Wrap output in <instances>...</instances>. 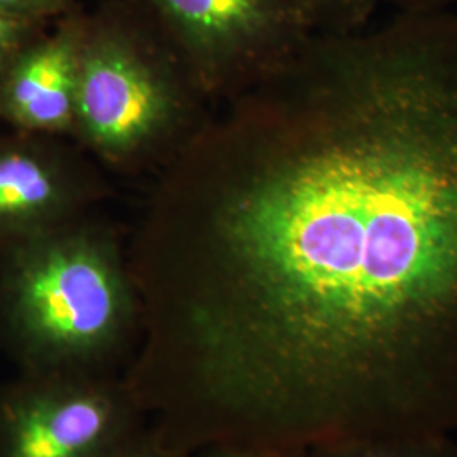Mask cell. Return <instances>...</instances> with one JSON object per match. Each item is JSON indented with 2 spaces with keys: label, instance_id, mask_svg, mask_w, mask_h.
I'll list each match as a JSON object with an SVG mask.
<instances>
[{
  "label": "cell",
  "instance_id": "6",
  "mask_svg": "<svg viewBox=\"0 0 457 457\" xmlns=\"http://www.w3.org/2000/svg\"><path fill=\"white\" fill-rule=\"evenodd\" d=\"M85 24L71 11L17 54L0 79L4 128L53 137L73 126Z\"/></svg>",
  "mask_w": 457,
  "mask_h": 457
},
{
  "label": "cell",
  "instance_id": "13",
  "mask_svg": "<svg viewBox=\"0 0 457 457\" xmlns=\"http://www.w3.org/2000/svg\"><path fill=\"white\" fill-rule=\"evenodd\" d=\"M112 457H187L180 456L154 437V434L145 427L141 428L131 441L120 447Z\"/></svg>",
  "mask_w": 457,
  "mask_h": 457
},
{
  "label": "cell",
  "instance_id": "4",
  "mask_svg": "<svg viewBox=\"0 0 457 457\" xmlns=\"http://www.w3.org/2000/svg\"><path fill=\"white\" fill-rule=\"evenodd\" d=\"M145 427L124 376L17 373L0 383V457H112Z\"/></svg>",
  "mask_w": 457,
  "mask_h": 457
},
{
  "label": "cell",
  "instance_id": "3",
  "mask_svg": "<svg viewBox=\"0 0 457 457\" xmlns=\"http://www.w3.org/2000/svg\"><path fill=\"white\" fill-rule=\"evenodd\" d=\"M147 34L120 11L87 17L73 124L104 154L136 153L175 120L177 94Z\"/></svg>",
  "mask_w": 457,
  "mask_h": 457
},
{
  "label": "cell",
  "instance_id": "10",
  "mask_svg": "<svg viewBox=\"0 0 457 457\" xmlns=\"http://www.w3.org/2000/svg\"><path fill=\"white\" fill-rule=\"evenodd\" d=\"M315 451V457H428L403 442H344Z\"/></svg>",
  "mask_w": 457,
  "mask_h": 457
},
{
  "label": "cell",
  "instance_id": "2",
  "mask_svg": "<svg viewBox=\"0 0 457 457\" xmlns=\"http://www.w3.org/2000/svg\"><path fill=\"white\" fill-rule=\"evenodd\" d=\"M141 336L129 262L65 222L0 243V349L17 373L122 376Z\"/></svg>",
  "mask_w": 457,
  "mask_h": 457
},
{
  "label": "cell",
  "instance_id": "5",
  "mask_svg": "<svg viewBox=\"0 0 457 457\" xmlns=\"http://www.w3.org/2000/svg\"><path fill=\"white\" fill-rule=\"evenodd\" d=\"M166 37L204 73L239 88L312 37L290 0H145Z\"/></svg>",
  "mask_w": 457,
  "mask_h": 457
},
{
  "label": "cell",
  "instance_id": "8",
  "mask_svg": "<svg viewBox=\"0 0 457 457\" xmlns=\"http://www.w3.org/2000/svg\"><path fill=\"white\" fill-rule=\"evenodd\" d=\"M315 34L358 31L371 24L383 0H290Z\"/></svg>",
  "mask_w": 457,
  "mask_h": 457
},
{
  "label": "cell",
  "instance_id": "14",
  "mask_svg": "<svg viewBox=\"0 0 457 457\" xmlns=\"http://www.w3.org/2000/svg\"><path fill=\"white\" fill-rule=\"evenodd\" d=\"M383 4H390L395 12H447L457 11V0H383Z\"/></svg>",
  "mask_w": 457,
  "mask_h": 457
},
{
  "label": "cell",
  "instance_id": "9",
  "mask_svg": "<svg viewBox=\"0 0 457 457\" xmlns=\"http://www.w3.org/2000/svg\"><path fill=\"white\" fill-rule=\"evenodd\" d=\"M48 26L49 22L0 12V79L17 54Z\"/></svg>",
  "mask_w": 457,
  "mask_h": 457
},
{
  "label": "cell",
  "instance_id": "1",
  "mask_svg": "<svg viewBox=\"0 0 457 457\" xmlns=\"http://www.w3.org/2000/svg\"><path fill=\"white\" fill-rule=\"evenodd\" d=\"M129 264L183 449L457 419V11L312 34L190 151Z\"/></svg>",
  "mask_w": 457,
  "mask_h": 457
},
{
  "label": "cell",
  "instance_id": "12",
  "mask_svg": "<svg viewBox=\"0 0 457 457\" xmlns=\"http://www.w3.org/2000/svg\"><path fill=\"white\" fill-rule=\"evenodd\" d=\"M187 457H311L305 449L268 444H217Z\"/></svg>",
  "mask_w": 457,
  "mask_h": 457
},
{
  "label": "cell",
  "instance_id": "11",
  "mask_svg": "<svg viewBox=\"0 0 457 457\" xmlns=\"http://www.w3.org/2000/svg\"><path fill=\"white\" fill-rule=\"evenodd\" d=\"M82 0H0V12L51 22L75 11Z\"/></svg>",
  "mask_w": 457,
  "mask_h": 457
},
{
  "label": "cell",
  "instance_id": "7",
  "mask_svg": "<svg viewBox=\"0 0 457 457\" xmlns=\"http://www.w3.org/2000/svg\"><path fill=\"white\" fill-rule=\"evenodd\" d=\"M0 134V243L71 220L75 183L51 136Z\"/></svg>",
  "mask_w": 457,
  "mask_h": 457
}]
</instances>
